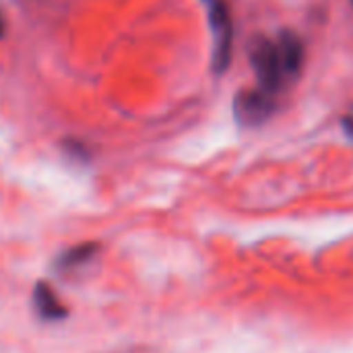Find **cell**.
I'll use <instances>...</instances> for the list:
<instances>
[{"instance_id":"obj_10","label":"cell","mask_w":353,"mask_h":353,"mask_svg":"<svg viewBox=\"0 0 353 353\" xmlns=\"http://www.w3.org/2000/svg\"><path fill=\"white\" fill-rule=\"evenodd\" d=\"M209 2H211V0H209Z\"/></svg>"},{"instance_id":"obj_2","label":"cell","mask_w":353,"mask_h":353,"mask_svg":"<svg viewBox=\"0 0 353 353\" xmlns=\"http://www.w3.org/2000/svg\"><path fill=\"white\" fill-rule=\"evenodd\" d=\"M209 27L213 33V70L225 72L232 60L234 25L230 8L223 0H211L209 6Z\"/></svg>"},{"instance_id":"obj_1","label":"cell","mask_w":353,"mask_h":353,"mask_svg":"<svg viewBox=\"0 0 353 353\" xmlns=\"http://www.w3.org/2000/svg\"><path fill=\"white\" fill-rule=\"evenodd\" d=\"M248 56H250V64H252V70L256 74L259 87L275 95L283 87V81L288 77L283 70L281 58H279L277 43L269 37L259 35L250 43Z\"/></svg>"},{"instance_id":"obj_7","label":"cell","mask_w":353,"mask_h":353,"mask_svg":"<svg viewBox=\"0 0 353 353\" xmlns=\"http://www.w3.org/2000/svg\"><path fill=\"white\" fill-rule=\"evenodd\" d=\"M64 151H66L70 157L79 159V161H87V159H89V149L85 147V143H83V141L66 139V141H64Z\"/></svg>"},{"instance_id":"obj_4","label":"cell","mask_w":353,"mask_h":353,"mask_svg":"<svg viewBox=\"0 0 353 353\" xmlns=\"http://www.w3.org/2000/svg\"><path fill=\"white\" fill-rule=\"evenodd\" d=\"M279 58L285 74H298L304 64V43L294 31H283L277 41Z\"/></svg>"},{"instance_id":"obj_8","label":"cell","mask_w":353,"mask_h":353,"mask_svg":"<svg viewBox=\"0 0 353 353\" xmlns=\"http://www.w3.org/2000/svg\"><path fill=\"white\" fill-rule=\"evenodd\" d=\"M343 130H345L350 137H353V114H347V116L343 118Z\"/></svg>"},{"instance_id":"obj_6","label":"cell","mask_w":353,"mask_h":353,"mask_svg":"<svg viewBox=\"0 0 353 353\" xmlns=\"http://www.w3.org/2000/svg\"><path fill=\"white\" fill-rule=\"evenodd\" d=\"M95 254V246L93 244H83V246H77L72 250H68L58 265H62L64 269L66 267H72V265H85L87 261H91V256Z\"/></svg>"},{"instance_id":"obj_5","label":"cell","mask_w":353,"mask_h":353,"mask_svg":"<svg viewBox=\"0 0 353 353\" xmlns=\"http://www.w3.org/2000/svg\"><path fill=\"white\" fill-rule=\"evenodd\" d=\"M35 306H37V312L43 319H50V321L62 319L66 314L60 300L56 298V294L48 285H37V290H35Z\"/></svg>"},{"instance_id":"obj_3","label":"cell","mask_w":353,"mask_h":353,"mask_svg":"<svg viewBox=\"0 0 353 353\" xmlns=\"http://www.w3.org/2000/svg\"><path fill=\"white\" fill-rule=\"evenodd\" d=\"M273 112H275V95L261 87L244 89L234 99V116L238 124L244 128L261 126L273 116Z\"/></svg>"},{"instance_id":"obj_9","label":"cell","mask_w":353,"mask_h":353,"mask_svg":"<svg viewBox=\"0 0 353 353\" xmlns=\"http://www.w3.org/2000/svg\"><path fill=\"white\" fill-rule=\"evenodd\" d=\"M4 31H6V21H4V17H2V12H0V39L4 37Z\"/></svg>"}]
</instances>
